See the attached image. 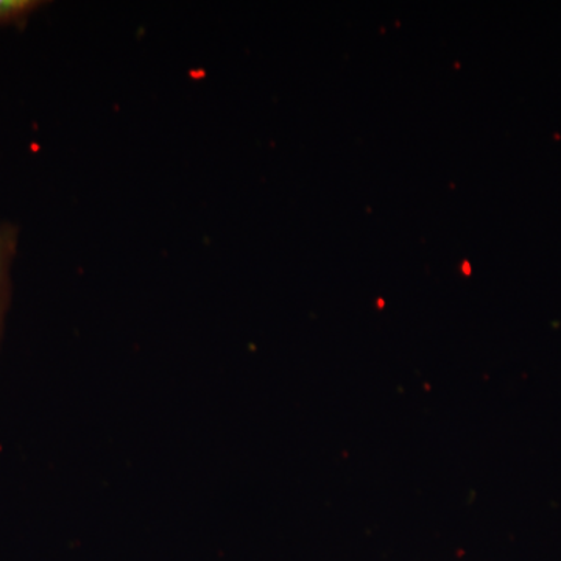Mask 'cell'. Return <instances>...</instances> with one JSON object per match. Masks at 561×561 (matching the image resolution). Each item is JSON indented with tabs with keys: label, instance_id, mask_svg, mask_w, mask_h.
I'll list each match as a JSON object with an SVG mask.
<instances>
[{
	"label": "cell",
	"instance_id": "6da1fadb",
	"mask_svg": "<svg viewBox=\"0 0 561 561\" xmlns=\"http://www.w3.org/2000/svg\"><path fill=\"white\" fill-rule=\"evenodd\" d=\"M18 238H20V231L14 225H0V330H2L7 298H9L10 268L16 254Z\"/></svg>",
	"mask_w": 561,
	"mask_h": 561
},
{
	"label": "cell",
	"instance_id": "7a4b0ae2",
	"mask_svg": "<svg viewBox=\"0 0 561 561\" xmlns=\"http://www.w3.org/2000/svg\"><path fill=\"white\" fill-rule=\"evenodd\" d=\"M43 5L38 0H0V25L20 24Z\"/></svg>",
	"mask_w": 561,
	"mask_h": 561
}]
</instances>
